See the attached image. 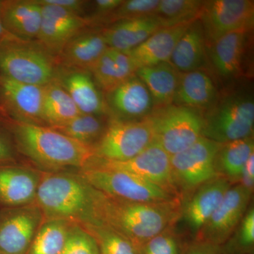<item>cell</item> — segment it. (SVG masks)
Wrapping results in <instances>:
<instances>
[{"mask_svg": "<svg viewBox=\"0 0 254 254\" xmlns=\"http://www.w3.org/2000/svg\"><path fill=\"white\" fill-rule=\"evenodd\" d=\"M108 49L101 31H82L68 42L58 58L63 67L89 72Z\"/></svg>", "mask_w": 254, "mask_h": 254, "instance_id": "cell-24", "label": "cell"}, {"mask_svg": "<svg viewBox=\"0 0 254 254\" xmlns=\"http://www.w3.org/2000/svg\"><path fill=\"white\" fill-rule=\"evenodd\" d=\"M37 1L41 4L59 6L80 15H81V13L83 12L88 2L82 0H37Z\"/></svg>", "mask_w": 254, "mask_h": 254, "instance_id": "cell-42", "label": "cell"}, {"mask_svg": "<svg viewBox=\"0 0 254 254\" xmlns=\"http://www.w3.org/2000/svg\"><path fill=\"white\" fill-rule=\"evenodd\" d=\"M206 46L235 31L251 32L254 28V1L251 0L204 1L199 17Z\"/></svg>", "mask_w": 254, "mask_h": 254, "instance_id": "cell-10", "label": "cell"}, {"mask_svg": "<svg viewBox=\"0 0 254 254\" xmlns=\"http://www.w3.org/2000/svg\"><path fill=\"white\" fill-rule=\"evenodd\" d=\"M87 167L133 174L166 189L179 197L172 177L170 155L154 141L139 154L128 160L107 161L94 158Z\"/></svg>", "mask_w": 254, "mask_h": 254, "instance_id": "cell-12", "label": "cell"}, {"mask_svg": "<svg viewBox=\"0 0 254 254\" xmlns=\"http://www.w3.org/2000/svg\"><path fill=\"white\" fill-rule=\"evenodd\" d=\"M105 101L111 118L120 120H142L154 108L149 91L136 76L107 93Z\"/></svg>", "mask_w": 254, "mask_h": 254, "instance_id": "cell-17", "label": "cell"}, {"mask_svg": "<svg viewBox=\"0 0 254 254\" xmlns=\"http://www.w3.org/2000/svg\"><path fill=\"white\" fill-rule=\"evenodd\" d=\"M55 60L38 45L11 40L0 44V75L13 81L45 86L55 79Z\"/></svg>", "mask_w": 254, "mask_h": 254, "instance_id": "cell-7", "label": "cell"}, {"mask_svg": "<svg viewBox=\"0 0 254 254\" xmlns=\"http://www.w3.org/2000/svg\"><path fill=\"white\" fill-rule=\"evenodd\" d=\"M83 227L96 240L100 254H140L134 244L108 225L100 224Z\"/></svg>", "mask_w": 254, "mask_h": 254, "instance_id": "cell-34", "label": "cell"}, {"mask_svg": "<svg viewBox=\"0 0 254 254\" xmlns=\"http://www.w3.org/2000/svg\"><path fill=\"white\" fill-rule=\"evenodd\" d=\"M103 116L104 115L81 114L64 125L52 128L93 148L101 138L108 125V122L105 123Z\"/></svg>", "mask_w": 254, "mask_h": 254, "instance_id": "cell-32", "label": "cell"}, {"mask_svg": "<svg viewBox=\"0 0 254 254\" xmlns=\"http://www.w3.org/2000/svg\"><path fill=\"white\" fill-rule=\"evenodd\" d=\"M100 192L78 173H45L36 203L45 220H62L81 226L100 225Z\"/></svg>", "mask_w": 254, "mask_h": 254, "instance_id": "cell-1", "label": "cell"}, {"mask_svg": "<svg viewBox=\"0 0 254 254\" xmlns=\"http://www.w3.org/2000/svg\"><path fill=\"white\" fill-rule=\"evenodd\" d=\"M220 247L222 254H254V205H250L236 230Z\"/></svg>", "mask_w": 254, "mask_h": 254, "instance_id": "cell-35", "label": "cell"}, {"mask_svg": "<svg viewBox=\"0 0 254 254\" xmlns=\"http://www.w3.org/2000/svg\"><path fill=\"white\" fill-rule=\"evenodd\" d=\"M123 2V0H96L93 1L94 19L103 21Z\"/></svg>", "mask_w": 254, "mask_h": 254, "instance_id": "cell-41", "label": "cell"}, {"mask_svg": "<svg viewBox=\"0 0 254 254\" xmlns=\"http://www.w3.org/2000/svg\"><path fill=\"white\" fill-rule=\"evenodd\" d=\"M183 254H222L220 246L195 240L187 243Z\"/></svg>", "mask_w": 254, "mask_h": 254, "instance_id": "cell-40", "label": "cell"}, {"mask_svg": "<svg viewBox=\"0 0 254 254\" xmlns=\"http://www.w3.org/2000/svg\"><path fill=\"white\" fill-rule=\"evenodd\" d=\"M204 1L160 0L155 16L165 27L192 22L199 18Z\"/></svg>", "mask_w": 254, "mask_h": 254, "instance_id": "cell-33", "label": "cell"}, {"mask_svg": "<svg viewBox=\"0 0 254 254\" xmlns=\"http://www.w3.org/2000/svg\"><path fill=\"white\" fill-rule=\"evenodd\" d=\"M43 87L13 81L0 75V105L16 123L46 126Z\"/></svg>", "mask_w": 254, "mask_h": 254, "instance_id": "cell-16", "label": "cell"}, {"mask_svg": "<svg viewBox=\"0 0 254 254\" xmlns=\"http://www.w3.org/2000/svg\"><path fill=\"white\" fill-rule=\"evenodd\" d=\"M41 5V25L36 41L48 54L58 58L68 42L91 23L88 18L69 10Z\"/></svg>", "mask_w": 254, "mask_h": 254, "instance_id": "cell-15", "label": "cell"}, {"mask_svg": "<svg viewBox=\"0 0 254 254\" xmlns=\"http://www.w3.org/2000/svg\"><path fill=\"white\" fill-rule=\"evenodd\" d=\"M81 114L72 98L56 78L43 87V119L46 126L59 127Z\"/></svg>", "mask_w": 254, "mask_h": 254, "instance_id": "cell-30", "label": "cell"}, {"mask_svg": "<svg viewBox=\"0 0 254 254\" xmlns=\"http://www.w3.org/2000/svg\"><path fill=\"white\" fill-rule=\"evenodd\" d=\"M56 80L67 91L81 114L105 115L106 103L91 73L83 70L63 67L58 69Z\"/></svg>", "mask_w": 254, "mask_h": 254, "instance_id": "cell-20", "label": "cell"}, {"mask_svg": "<svg viewBox=\"0 0 254 254\" xmlns=\"http://www.w3.org/2000/svg\"><path fill=\"white\" fill-rule=\"evenodd\" d=\"M206 42L199 18L190 23L177 43L169 63L179 72L202 68L206 58Z\"/></svg>", "mask_w": 254, "mask_h": 254, "instance_id": "cell-27", "label": "cell"}, {"mask_svg": "<svg viewBox=\"0 0 254 254\" xmlns=\"http://www.w3.org/2000/svg\"><path fill=\"white\" fill-rule=\"evenodd\" d=\"M153 141L151 126L146 118H110L104 133L93 147L95 158L107 161H124L139 154Z\"/></svg>", "mask_w": 254, "mask_h": 254, "instance_id": "cell-9", "label": "cell"}, {"mask_svg": "<svg viewBox=\"0 0 254 254\" xmlns=\"http://www.w3.org/2000/svg\"><path fill=\"white\" fill-rule=\"evenodd\" d=\"M201 113L205 138L222 144L253 136L254 103L251 95L233 93L218 98Z\"/></svg>", "mask_w": 254, "mask_h": 254, "instance_id": "cell-4", "label": "cell"}, {"mask_svg": "<svg viewBox=\"0 0 254 254\" xmlns=\"http://www.w3.org/2000/svg\"><path fill=\"white\" fill-rule=\"evenodd\" d=\"M192 22L160 28L141 45L126 52L136 69L169 63L179 40Z\"/></svg>", "mask_w": 254, "mask_h": 254, "instance_id": "cell-22", "label": "cell"}, {"mask_svg": "<svg viewBox=\"0 0 254 254\" xmlns=\"http://www.w3.org/2000/svg\"><path fill=\"white\" fill-rule=\"evenodd\" d=\"M249 33L232 32L206 46L212 66L220 77L233 79L243 73Z\"/></svg>", "mask_w": 254, "mask_h": 254, "instance_id": "cell-21", "label": "cell"}, {"mask_svg": "<svg viewBox=\"0 0 254 254\" xmlns=\"http://www.w3.org/2000/svg\"><path fill=\"white\" fill-rule=\"evenodd\" d=\"M0 13L6 32L18 41H36L42 21V5L36 0L0 1Z\"/></svg>", "mask_w": 254, "mask_h": 254, "instance_id": "cell-19", "label": "cell"}, {"mask_svg": "<svg viewBox=\"0 0 254 254\" xmlns=\"http://www.w3.org/2000/svg\"><path fill=\"white\" fill-rule=\"evenodd\" d=\"M187 245L175 225L168 227L140 246V254H183Z\"/></svg>", "mask_w": 254, "mask_h": 254, "instance_id": "cell-36", "label": "cell"}, {"mask_svg": "<svg viewBox=\"0 0 254 254\" xmlns=\"http://www.w3.org/2000/svg\"><path fill=\"white\" fill-rule=\"evenodd\" d=\"M136 71L126 52L108 48L89 72L98 88L107 93L136 76Z\"/></svg>", "mask_w": 254, "mask_h": 254, "instance_id": "cell-26", "label": "cell"}, {"mask_svg": "<svg viewBox=\"0 0 254 254\" xmlns=\"http://www.w3.org/2000/svg\"><path fill=\"white\" fill-rule=\"evenodd\" d=\"M211 76L203 68L181 73L173 104L203 112L218 98Z\"/></svg>", "mask_w": 254, "mask_h": 254, "instance_id": "cell-25", "label": "cell"}, {"mask_svg": "<svg viewBox=\"0 0 254 254\" xmlns=\"http://www.w3.org/2000/svg\"><path fill=\"white\" fill-rule=\"evenodd\" d=\"M253 153V136L222 143L215 160L217 176L227 179L232 185L240 183L245 164Z\"/></svg>", "mask_w": 254, "mask_h": 254, "instance_id": "cell-29", "label": "cell"}, {"mask_svg": "<svg viewBox=\"0 0 254 254\" xmlns=\"http://www.w3.org/2000/svg\"><path fill=\"white\" fill-rule=\"evenodd\" d=\"M78 173L95 190L111 198L135 203H160L180 200L146 179L118 170L87 167Z\"/></svg>", "mask_w": 254, "mask_h": 254, "instance_id": "cell-5", "label": "cell"}, {"mask_svg": "<svg viewBox=\"0 0 254 254\" xmlns=\"http://www.w3.org/2000/svg\"><path fill=\"white\" fill-rule=\"evenodd\" d=\"M154 141L170 155L183 151L202 136L201 112L175 104L155 107L147 116Z\"/></svg>", "mask_w": 254, "mask_h": 254, "instance_id": "cell-6", "label": "cell"}, {"mask_svg": "<svg viewBox=\"0 0 254 254\" xmlns=\"http://www.w3.org/2000/svg\"><path fill=\"white\" fill-rule=\"evenodd\" d=\"M165 26L155 15L124 20L102 30L108 48L128 52L136 48Z\"/></svg>", "mask_w": 254, "mask_h": 254, "instance_id": "cell-23", "label": "cell"}, {"mask_svg": "<svg viewBox=\"0 0 254 254\" xmlns=\"http://www.w3.org/2000/svg\"><path fill=\"white\" fill-rule=\"evenodd\" d=\"M220 145L201 136L187 149L170 155L172 177L180 198L218 177L215 160Z\"/></svg>", "mask_w": 254, "mask_h": 254, "instance_id": "cell-8", "label": "cell"}, {"mask_svg": "<svg viewBox=\"0 0 254 254\" xmlns=\"http://www.w3.org/2000/svg\"><path fill=\"white\" fill-rule=\"evenodd\" d=\"M16 150L45 173L67 168H86L95 158L93 147L70 138L52 127L16 123L11 127Z\"/></svg>", "mask_w": 254, "mask_h": 254, "instance_id": "cell-2", "label": "cell"}, {"mask_svg": "<svg viewBox=\"0 0 254 254\" xmlns=\"http://www.w3.org/2000/svg\"><path fill=\"white\" fill-rule=\"evenodd\" d=\"M232 185L227 179L216 177L187 197L177 221L180 220L193 240H196Z\"/></svg>", "mask_w": 254, "mask_h": 254, "instance_id": "cell-14", "label": "cell"}, {"mask_svg": "<svg viewBox=\"0 0 254 254\" xmlns=\"http://www.w3.org/2000/svg\"><path fill=\"white\" fill-rule=\"evenodd\" d=\"M73 224L62 220H44L26 254H62Z\"/></svg>", "mask_w": 254, "mask_h": 254, "instance_id": "cell-31", "label": "cell"}, {"mask_svg": "<svg viewBox=\"0 0 254 254\" xmlns=\"http://www.w3.org/2000/svg\"><path fill=\"white\" fill-rule=\"evenodd\" d=\"M240 183L253 190L254 186V153L247 160L244 168L243 175Z\"/></svg>", "mask_w": 254, "mask_h": 254, "instance_id": "cell-43", "label": "cell"}, {"mask_svg": "<svg viewBox=\"0 0 254 254\" xmlns=\"http://www.w3.org/2000/svg\"><path fill=\"white\" fill-rule=\"evenodd\" d=\"M44 220L36 203L0 210V254H26Z\"/></svg>", "mask_w": 254, "mask_h": 254, "instance_id": "cell-11", "label": "cell"}, {"mask_svg": "<svg viewBox=\"0 0 254 254\" xmlns=\"http://www.w3.org/2000/svg\"><path fill=\"white\" fill-rule=\"evenodd\" d=\"M253 190L241 183L232 185L225 193L196 240L221 246L236 230L250 208Z\"/></svg>", "mask_w": 254, "mask_h": 254, "instance_id": "cell-13", "label": "cell"}, {"mask_svg": "<svg viewBox=\"0 0 254 254\" xmlns=\"http://www.w3.org/2000/svg\"><path fill=\"white\" fill-rule=\"evenodd\" d=\"M160 0H123L113 13L103 20L110 24L133 18L155 15Z\"/></svg>", "mask_w": 254, "mask_h": 254, "instance_id": "cell-37", "label": "cell"}, {"mask_svg": "<svg viewBox=\"0 0 254 254\" xmlns=\"http://www.w3.org/2000/svg\"><path fill=\"white\" fill-rule=\"evenodd\" d=\"M11 40L17 39L9 35L5 30L4 26H3L2 21H1V13H0V44L4 43V42L11 41Z\"/></svg>", "mask_w": 254, "mask_h": 254, "instance_id": "cell-44", "label": "cell"}, {"mask_svg": "<svg viewBox=\"0 0 254 254\" xmlns=\"http://www.w3.org/2000/svg\"><path fill=\"white\" fill-rule=\"evenodd\" d=\"M43 172L24 166L0 165V203L18 207L36 203Z\"/></svg>", "mask_w": 254, "mask_h": 254, "instance_id": "cell-18", "label": "cell"}, {"mask_svg": "<svg viewBox=\"0 0 254 254\" xmlns=\"http://www.w3.org/2000/svg\"><path fill=\"white\" fill-rule=\"evenodd\" d=\"M180 209V200L168 203H135L111 198L100 192V223L127 237L138 248L175 225Z\"/></svg>", "mask_w": 254, "mask_h": 254, "instance_id": "cell-3", "label": "cell"}, {"mask_svg": "<svg viewBox=\"0 0 254 254\" xmlns=\"http://www.w3.org/2000/svg\"><path fill=\"white\" fill-rule=\"evenodd\" d=\"M62 254H100L93 235L81 225L73 223Z\"/></svg>", "mask_w": 254, "mask_h": 254, "instance_id": "cell-38", "label": "cell"}, {"mask_svg": "<svg viewBox=\"0 0 254 254\" xmlns=\"http://www.w3.org/2000/svg\"><path fill=\"white\" fill-rule=\"evenodd\" d=\"M16 150L14 139L0 128V165L13 164L16 160Z\"/></svg>", "mask_w": 254, "mask_h": 254, "instance_id": "cell-39", "label": "cell"}, {"mask_svg": "<svg viewBox=\"0 0 254 254\" xmlns=\"http://www.w3.org/2000/svg\"><path fill=\"white\" fill-rule=\"evenodd\" d=\"M180 75L170 63L139 68L136 72L149 91L154 108L173 104Z\"/></svg>", "mask_w": 254, "mask_h": 254, "instance_id": "cell-28", "label": "cell"}]
</instances>
